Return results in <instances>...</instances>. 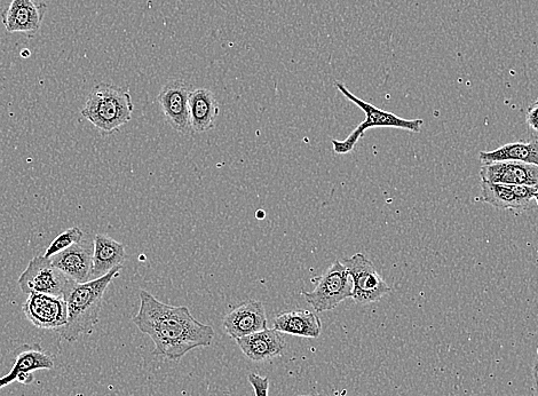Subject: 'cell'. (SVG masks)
<instances>
[{
  "label": "cell",
  "mask_w": 538,
  "mask_h": 396,
  "mask_svg": "<svg viewBox=\"0 0 538 396\" xmlns=\"http://www.w3.org/2000/svg\"><path fill=\"white\" fill-rule=\"evenodd\" d=\"M139 296V312L132 321L142 334L152 338L155 355L177 362L195 348L212 344L215 330L197 321L188 307L164 304L146 290Z\"/></svg>",
  "instance_id": "cell-1"
},
{
  "label": "cell",
  "mask_w": 538,
  "mask_h": 396,
  "mask_svg": "<svg viewBox=\"0 0 538 396\" xmlns=\"http://www.w3.org/2000/svg\"><path fill=\"white\" fill-rule=\"evenodd\" d=\"M123 266H117L107 275L86 283H75L66 299L68 323L60 330L67 342L73 343L83 335H91L99 322L105 293L116 277L120 276Z\"/></svg>",
  "instance_id": "cell-2"
},
{
  "label": "cell",
  "mask_w": 538,
  "mask_h": 396,
  "mask_svg": "<svg viewBox=\"0 0 538 396\" xmlns=\"http://www.w3.org/2000/svg\"><path fill=\"white\" fill-rule=\"evenodd\" d=\"M134 106L128 87L100 83L87 95L81 115L105 134H113L132 120Z\"/></svg>",
  "instance_id": "cell-3"
},
{
  "label": "cell",
  "mask_w": 538,
  "mask_h": 396,
  "mask_svg": "<svg viewBox=\"0 0 538 396\" xmlns=\"http://www.w3.org/2000/svg\"><path fill=\"white\" fill-rule=\"evenodd\" d=\"M335 86L347 100L353 102L366 115V120L360 123L358 128L345 140H332V150H334L335 154L346 155L352 153L356 145H358L359 140L365 137L366 131L370 129L392 128L421 133L424 124L423 120H406V118H401L393 113L385 112V110L379 109L369 104V102L356 97L342 82L336 81Z\"/></svg>",
  "instance_id": "cell-4"
},
{
  "label": "cell",
  "mask_w": 538,
  "mask_h": 396,
  "mask_svg": "<svg viewBox=\"0 0 538 396\" xmlns=\"http://www.w3.org/2000/svg\"><path fill=\"white\" fill-rule=\"evenodd\" d=\"M312 282L315 288L310 292H302L306 303L318 313L335 310L346 299L352 298L353 280L342 261H335L319 277Z\"/></svg>",
  "instance_id": "cell-5"
},
{
  "label": "cell",
  "mask_w": 538,
  "mask_h": 396,
  "mask_svg": "<svg viewBox=\"0 0 538 396\" xmlns=\"http://www.w3.org/2000/svg\"><path fill=\"white\" fill-rule=\"evenodd\" d=\"M18 283L27 295L44 293V295L66 298L77 282L55 267L51 258L37 256L30 260L26 271L19 277Z\"/></svg>",
  "instance_id": "cell-6"
},
{
  "label": "cell",
  "mask_w": 538,
  "mask_h": 396,
  "mask_svg": "<svg viewBox=\"0 0 538 396\" xmlns=\"http://www.w3.org/2000/svg\"><path fill=\"white\" fill-rule=\"evenodd\" d=\"M353 280L352 299L356 304L369 305L379 302L392 291L373 263L363 253L343 259Z\"/></svg>",
  "instance_id": "cell-7"
},
{
  "label": "cell",
  "mask_w": 538,
  "mask_h": 396,
  "mask_svg": "<svg viewBox=\"0 0 538 396\" xmlns=\"http://www.w3.org/2000/svg\"><path fill=\"white\" fill-rule=\"evenodd\" d=\"M192 91V86L183 79H174L166 83L157 95L166 123L181 134L192 133L189 116V95Z\"/></svg>",
  "instance_id": "cell-8"
},
{
  "label": "cell",
  "mask_w": 538,
  "mask_h": 396,
  "mask_svg": "<svg viewBox=\"0 0 538 396\" xmlns=\"http://www.w3.org/2000/svg\"><path fill=\"white\" fill-rule=\"evenodd\" d=\"M28 321L38 329H62L68 323V306L65 298L31 293L22 307Z\"/></svg>",
  "instance_id": "cell-9"
},
{
  "label": "cell",
  "mask_w": 538,
  "mask_h": 396,
  "mask_svg": "<svg viewBox=\"0 0 538 396\" xmlns=\"http://www.w3.org/2000/svg\"><path fill=\"white\" fill-rule=\"evenodd\" d=\"M226 334L234 339L267 329L265 306L259 300H248L227 314L223 321Z\"/></svg>",
  "instance_id": "cell-10"
},
{
  "label": "cell",
  "mask_w": 538,
  "mask_h": 396,
  "mask_svg": "<svg viewBox=\"0 0 538 396\" xmlns=\"http://www.w3.org/2000/svg\"><path fill=\"white\" fill-rule=\"evenodd\" d=\"M480 177L493 184L538 187V166L511 161L482 164Z\"/></svg>",
  "instance_id": "cell-11"
},
{
  "label": "cell",
  "mask_w": 538,
  "mask_h": 396,
  "mask_svg": "<svg viewBox=\"0 0 538 396\" xmlns=\"http://www.w3.org/2000/svg\"><path fill=\"white\" fill-rule=\"evenodd\" d=\"M94 242L82 240L51 258L55 267L77 283L91 281Z\"/></svg>",
  "instance_id": "cell-12"
},
{
  "label": "cell",
  "mask_w": 538,
  "mask_h": 396,
  "mask_svg": "<svg viewBox=\"0 0 538 396\" xmlns=\"http://www.w3.org/2000/svg\"><path fill=\"white\" fill-rule=\"evenodd\" d=\"M46 11L44 3L34 0H12L2 15L3 25L9 34H35L42 27Z\"/></svg>",
  "instance_id": "cell-13"
},
{
  "label": "cell",
  "mask_w": 538,
  "mask_h": 396,
  "mask_svg": "<svg viewBox=\"0 0 538 396\" xmlns=\"http://www.w3.org/2000/svg\"><path fill=\"white\" fill-rule=\"evenodd\" d=\"M14 366L6 376L0 378V390L15 382L21 375L33 374L37 370H52L55 367L53 356L39 344H23L13 352Z\"/></svg>",
  "instance_id": "cell-14"
},
{
  "label": "cell",
  "mask_w": 538,
  "mask_h": 396,
  "mask_svg": "<svg viewBox=\"0 0 538 396\" xmlns=\"http://www.w3.org/2000/svg\"><path fill=\"white\" fill-rule=\"evenodd\" d=\"M237 345L247 358L255 362H264L279 358L287 348V340L282 332L266 329L247 337L235 339Z\"/></svg>",
  "instance_id": "cell-15"
},
{
  "label": "cell",
  "mask_w": 538,
  "mask_h": 396,
  "mask_svg": "<svg viewBox=\"0 0 538 396\" xmlns=\"http://www.w3.org/2000/svg\"><path fill=\"white\" fill-rule=\"evenodd\" d=\"M220 106L216 95L208 89H195L189 95V116L192 132L205 133L215 128Z\"/></svg>",
  "instance_id": "cell-16"
},
{
  "label": "cell",
  "mask_w": 538,
  "mask_h": 396,
  "mask_svg": "<svg viewBox=\"0 0 538 396\" xmlns=\"http://www.w3.org/2000/svg\"><path fill=\"white\" fill-rule=\"evenodd\" d=\"M93 266L91 281L107 275L126 259L125 245L106 234L94 236Z\"/></svg>",
  "instance_id": "cell-17"
},
{
  "label": "cell",
  "mask_w": 538,
  "mask_h": 396,
  "mask_svg": "<svg viewBox=\"0 0 538 396\" xmlns=\"http://www.w3.org/2000/svg\"><path fill=\"white\" fill-rule=\"evenodd\" d=\"M274 329L282 334L303 338H319L322 322L318 315L311 311L284 312L274 319Z\"/></svg>",
  "instance_id": "cell-18"
},
{
  "label": "cell",
  "mask_w": 538,
  "mask_h": 396,
  "mask_svg": "<svg viewBox=\"0 0 538 396\" xmlns=\"http://www.w3.org/2000/svg\"><path fill=\"white\" fill-rule=\"evenodd\" d=\"M479 160L482 164L511 161L538 166V139L513 142L492 152H481Z\"/></svg>",
  "instance_id": "cell-19"
},
{
  "label": "cell",
  "mask_w": 538,
  "mask_h": 396,
  "mask_svg": "<svg viewBox=\"0 0 538 396\" xmlns=\"http://www.w3.org/2000/svg\"><path fill=\"white\" fill-rule=\"evenodd\" d=\"M481 197L482 201L493 205L494 208L512 210L517 213L527 211L533 205V202L521 200L513 186L482 180Z\"/></svg>",
  "instance_id": "cell-20"
},
{
  "label": "cell",
  "mask_w": 538,
  "mask_h": 396,
  "mask_svg": "<svg viewBox=\"0 0 538 396\" xmlns=\"http://www.w3.org/2000/svg\"><path fill=\"white\" fill-rule=\"evenodd\" d=\"M84 239V233L79 227H71L68 231L61 233L57 239H55L50 247L47 248L44 257L52 258L58 255L63 250H66L76 243L81 242Z\"/></svg>",
  "instance_id": "cell-21"
},
{
  "label": "cell",
  "mask_w": 538,
  "mask_h": 396,
  "mask_svg": "<svg viewBox=\"0 0 538 396\" xmlns=\"http://www.w3.org/2000/svg\"><path fill=\"white\" fill-rule=\"evenodd\" d=\"M249 382L255 391V396H268L269 392V378L263 377L258 374H250Z\"/></svg>",
  "instance_id": "cell-22"
},
{
  "label": "cell",
  "mask_w": 538,
  "mask_h": 396,
  "mask_svg": "<svg viewBox=\"0 0 538 396\" xmlns=\"http://www.w3.org/2000/svg\"><path fill=\"white\" fill-rule=\"evenodd\" d=\"M526 123L530 130L538 133V100L527 109Z\"/></svg>",
  "instance_id": "cell-23"
},
{
  "label": "cell",
  "mask_w": 538,
  "mask_h": 396,
  "mask_svg": "<svg viewBox=\"0 0 538 396\" xmlns=\"http://www.w3.org/2000/svg\"><path fill=\"white\" fill-rule=\"evenodd\" d=\"M533 379H534V388L536 396H538V348H537V358L533 367Z\"/></svg>",
  "instance_id": "cell-24"
},
{
  "label": "cell",
  "mask_w": 538,
  "mask_h": 396,
  "mask_svg": "<svg viewBox=\"0 0 538 396\" xmlns=\"http://www.w3.org/2000/svg\"><path fill=\"white\" fill-rule=\"evenodd\" d=\"M534 201L536 202L537 207H538V187H537V190H536V193H535V196H534Z\"/></svg>",
  "instance_id": "cell-25"
},
{
  "label": "cell",
  "mask_w": 538,
  "mask_h": 396,
  "mask_svg": "<svg viewBox=\"0 0 538 396\" xmlns=\"http://www.w3.org/2000/svg\"><path fill=\"white\" fill-rule=\"evenodd\" d=\"M299 396H310V395H299Z\"/></svg>",
  "instance_id": "cell-26"
}]
</instances>
